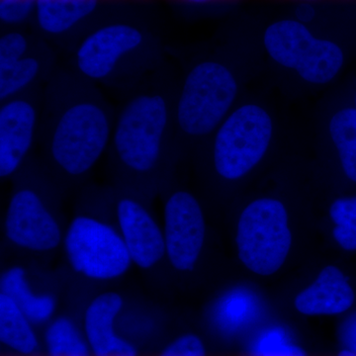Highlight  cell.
Instances as JSON below:
<instances>
[{"label":"cell","mask_w":356,"mask_h":356,"mask_svg":"<svg viewBox=\"0 0 356 356\" xmlns=\"http://www.w3.org/2000/svg\"><path fill=\"white\" fill-rule=\"evenodd\" d=\"M115 108L97 84L58 65L44 86L38 145L60 187L79 184L108 151Z\"/></svg>","instance_id":"1"},{"label":"cell","mask_w":356,"mask_h":356,"mask_svg":"<svg viewBox=\"0 0 356 356\" xmlns=\"http://www.w3.org/2000/svg\"><path fill=\"white\" fill-rule=\"evenodd\" d=\"M177 95L165 63L121 96L107 151L116 185L149 196L163 184L175 145Z\"/></svg>","instance_id":"2"},{"label":"cell","mask_w":356,"mask_h":356,"mask_svg":"<svg viewBox=\"0 0 356 356\" xmlns=\"http://www.w3.org/2000/svg\"><path fill=\"white\" fill-rule=\"evenodd\" d=\"M165 64L163 44L146 24L112 16L89 30L67 55V67L124 95Z\"/></svg>","instance_id":"3"},{"label":"cell","mask_w":356,"mask_h":356,"mask_svg":"<svg viewBox=\"0 0 356 356\" xmlns=\"http://www.w3.org/2000/svg\"><path fill=\"white\" fill-rule=\"evenodd\" d=\"M13 180L15 184L4 215L7 241L33 254L57 250L65 233L54 210L60 185L34 158Z\"/></svg>","instance_id":"4"},{"label":"cell","mask_w":356,"mask_h":356,"mask_svg":"<svg viewBox=\"0 0 356 356\" xmlns=\"http://www.w3.org/2000/svg\"><path fill=\"white\" fill-rule=\"evenodd\" d=\"M233 70L215 58L195 63L177 88L175 138L207 139L231 112L238 95Z\"/></svg>","instance_id":"5"},{"label":"cell","mask_w":356,"mask_h":356,"mask_svg":"<svg viewBox=\"0 0 356 356\" xmlns=\"http://www.w3.org/2000/svg\"><path fill=\"white\" fill-rule=\"evenodd\" d=\"M235 241L238 259L248 271L264 277L278 273L293 243L285 204L273 197L248 203L238 216Z\"/></svg>","instance_id":"6"},{"label":"cell","mask_w":356,"mask_h":356,"mask_svg":"<svg viewBox=\"0 0 356 356\" xmlns=\"http://www.w3.org/2000/svg\"><path fill=\"white\" fill-rule=\"evenodd\" d=\"M273 130L270 114L259 105L248 103L229 112L211 135V163L217 177L232 182L252 172L268 151Z\"/></svg>","instance_id":"7"},{"label":"cell","mask_w":356,"mask_h":356,"mask_svg":"<svg viewBox=\"0 0 356 356\" xmlns=\"http://www.w3.org/2000/svg\"><path fill=\"white\" fill-rule=\"evenodd\" d=\"M62 247L70 268L95 282L120 280L133 266L117 227L89 213L70 220Z\"/></svg>","instance_id":"8"},{"label":"cell","mask_w":356,"mask_h":356,"mask_svg":"<svg viewBox=\"0 0 356 356\" xmlns=\"http://www.w3.org/2000/svg\"><path fill=\"white\" fill-rule=\"evenodd\" d=\"M109 191L116 227L133 266L151 270L165 259V243L163 226L147 206L149 196L120 185Z\"/></svg>","instance_id":"9"},{"label":"cell","mask_w":356,"mask_h":356,"mask_svg":"<svg viewBox=\"0 0 356 356\" xmlns=\"http://www.w3.org/2000/svg\"><path fill=\"white\" fill-rule=\"evenodd\" d=\"M44 86L0 102V177L13 179L38 145Z\"/></svg>","instance_id":"10"},{"label":"cell","mask_w":356,"mask_h":356,"mask_svg":"<svg viewBox=\"0 0 356 356\" xmlns=\"http://www.w3.org/2000/svg\"><path fill=\"white\" fill-rule=\"evenodd\" d=\"M165 259L178 273H191L197 266L206 241L202 205L191 192L175 189L166 194L163 210Z\"/></svg>","instance_id":"11"},{"label":"cell","mask_w":356,"mask_h":356,"mask_svg":"<svg viewBox=\"0 0 356 356\" xmlns=\"http://www.w3.org/2000/svg\"><path fill=\"white\" fill-rule=\"evenodd\" d=\"M105 0H37L33 31L56 50L69 55L84 35L107 18L100 17Z\"/></svg>","instance_id":"12"},{"label":"cell","mask_w":356,"mask_h":356,"mask_svg":"<svg viewBox=\"0 0 356 356\" xmlns=\"http://www.w3.org/2000/svg\"><path fill=\"white\" fill-rule=\"evenodd\" d=\"M125 309L120 293H100L84 309L83 329L93 356H138L130 341L117 331V324Z\"/></svg>","instance_id":"13"},{"label":"cell","mask_w":356,"mask_h":356,"mask_svg":"<svg viewBox=\"0 0 356 356\" xmlns=\"http://www.w3.org/2000/svg\"><path fill=\"white\" fill-rule=\"evenodd\" d=\"M356 293L350 278L336 266H327L294 298V307L307 317L346 315L355 305Z\"/></svg>","instance_id":"14"},{"label":"cell","mask_w":356,"mask_h":356,"mask_svg":"<svg viewBox=\"0 0 356 356\" xmlns=\"http://www.w3.org/2000/svg\"><path fill=\"white\" fill-rule=\"evenodd\" d=\"M58 65L57 50L43 40L34 50L0 69V102L43 88Z\"/></svg>","instance_id":"15"},{"label":"cell","mask_w":356,"mask_h":356,"mask_svg":"<svg viewBox=\"0 0 356 356\" xmlns=\"http://www.w3.org/2000/svg\"><path fill=\"white\" fill-rule=\"evenodd\" d=\"M264 313L261 295L245 285L232 287L220 295L211 309V320L225 336H234L257 324Z\"/></svg>","instance_id":"16"},{"label":"cell","mask_w":356,"mask_h":356,"mask_svg":"<svg viewBox=\"0 0 356 356\" xmlns=\"http://www.w3.org/2000/svg\"><path fill=\"white\" fill-rule=\"evenodd\" d=\"M311 30L298 19L276 21L264 34V48L276 64L296 70L315 41Z\"/></svg>","instance_id":"17"},{"label":"cell","mask_w":356,"mask_h":356,"mask_svg":"<svg viewBox=\"0 0 356 356\" xmlns=\"http://www.w3.org/2000/svg\"><path fill=\"white\" fill-rule=\"evenodd\" d=\"M0 294L13 300L35 325H48L55 318V296L35 291L22 266H13L3 271L0 277Z\"/></svg>","instance_id":"18"},{"label":"cell","mask_w":356,"mask_h":356,"mask_svg":"<svg viewBox=\"0 0 356 356\" xmlns=\"http://www.w3.org/2000/svg\"><path fill=\"white\" fill-rule=\"evenodd\" d=\"M0 341L6 348L22 355H32L39 350L35 325L3 294H0Z\"/></svg>","instance_id":"19"},{"label":"cell","mask_w":356,"mask_h":356,"mask_svg":"<svg viewBox=\"0 0 356 356\" xmlns=\"http://www.w3.org/2000/svg\"><path fill=\"white\" fill-rule=\"evenodd\" d=\"M344 53L336 42L316 37L310 50L295 72L306 83H329L336 79L344 65Z\"/></svg>","instance_id":"20"},{"label":"cell","mask_w":356,"mask_h":356,"mask_svg":"<svg viewBox=\"0 0 356 356\" xmlns=\"http://www.w3.org/2000/svg\"><path fill=\"white\" fill-rule=\"evenodd\" d=\"M330 137L339 156L344 177L356 184V109L346 107L332 115Z\"/></svg>","instance_id":"21"},{"label":"cell","mask_w":356,"mask_h":356,"mask_svg":"<svg viewBox=\"0 0 356 356\" xmlns=\"http://www.w3.org/2000/svg\"><path fill=\"white\" fill-rule=\"evenodd\" d=\"M44 341L49 356H93L83 332L65 316L47 325Z\"/></svg>","instance_id":"22"},{"label":"cell","mask_w":356,"mask_h":356,"mask_svg":"<svg viewBox=\"0 0 356 356\" xmlns=\"http://www.w3.org/2000/svg\"><path fill=\"white\" fill-rule=\"evenodd\" d=\"M332 238L341 250L356 252V195L337 198L330 206Z\"/></svg>","instance_id":"23"},{"label":"cell","mask_w":356,"mask_h":356,"mask_svg":"<svg viewBox=\"0 0 356 356\" xmlns=\"http://www.w3.org/2000/svg\"><path fill=\"white\" fill-rule=\"evenodd\" d=\"M254 356H308L303 348L292 343L287 332L280 325L266 327L255 337Z\"/></svg>","instance_id":"24"},{"label":"cell","mask_w":356,"mask_h":356,"mask_svg":"<svg viewBox=\"0 0 356 356\" xmlns=\"http://www.w3.org/2000/svg\"><path fill=\"white\" fill-rule=\"evenodd\" d=\"M37 0H0L2 29L26 27L31 23Z\"/></svg>","instance_id":"25"},{"label":"cell","mask_w":356,"mask_h":356,"mask_svg":"<svg viewBox=\"0 0 356 356\" xmlns=\"http://www.w3.org/2000/svg\"><path fill=\"white\" fill-rule=\"evenodd\" d=\"M159 356H207V350L197 334H184L173 339Z\"/></svg>","instance_id":"26"},{"label":"cell","mask_w":356,"mask_h":356,"mask_svg":"<svg viewBox=\"0 0 356 356\" xmlns=\"http://www.w3.org/2000/svg\"><path fill=\"white\" fill-rule=\"evenodd\" d=\"M341 339L344 348L356 353V311L346 316L341 327Z\"/></svg>","instance_id":"27"},{"label":"cell","mask_w":356,"mask_h":356,"mask_svg":"<svg viewBox=\"0 0 356 356\" xmlns=\"http://www.w3.org/2000/svg\"><path fill=\"white\" fill-rule=\"evenodd\" d=\"M181 1L191 4H207L211 3V2L216 1V0H181Z\"/></svg>","instance_id":"28"},{"label":"cell","mask_w":356,"mask_h":356,"mask_svg":"<svg viewBox=\"0 0 356 356\" xmlns=\"http://www.w3.org/2000/svg\"><path fill=\"white\" fill-rule=\"evenodd\" d=\"M337 356H356V353L355 351H351L350 350H346V348H343V350L339 351L337 353Z\"/></svg>","instance_id":"29"},{"label":"cell","mask_w":356,"mask_h":356,"mask_svg":"<svg viewBox=\"0 0 356 356\" xmlns=\"http://www.w3.org/2000/svg\"><path fill=\"white\" fill-rule=\"evenodd\" d=\"M302 1H316V0H302Z\"/></svg>","instance_id":"30"},{"label":"cell","mask_w":356,"mask_h":356,"mask_svg":"<svg viewBox=\"0 0 356 356\" xmlns=\"http://www.w3.org/2000/svg\"><path fill=\"white\" fill-rule=\"evenodd\" d=\"M355 108L356 109V95H355Z\"/></svg>","instance_id":"31"}]
</instances>
